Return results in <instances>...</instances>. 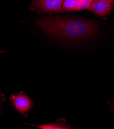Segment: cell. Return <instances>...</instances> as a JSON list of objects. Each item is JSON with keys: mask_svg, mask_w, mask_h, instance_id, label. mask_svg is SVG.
I'll use <instances>...</instances> for the list:
<instances>
[{"mask_svg": "<svg viewBox=\"0 0 114 129\" xmlns=\"http://www.w3.org/2000/svg\"><path fill=\"white\" fill-rule=\"evenodd\" d=\"M35 23L48 36L64 40H83L95 36L99 30L96 22L75 17H48L36 20Z\"/></svg>", "mask_w": 114, "mask_h": 129, "instance_id": "cell-1", "label": "cell"}, {"mask_svg": "<svg viewBox=\"0 0 114 129\" xmlns=\"http://www.w3.org/2000/svg\"><path fill=\"white\" fill-rule=\"evenodd\" d=\"M65 120L60 119L54 123L45 124L41 125H37V127L41 129H68L72 128L66 125Z\"/></svg>", "mask_w": 114, "mask_h": 129, "instance_id": "cell-5", "label": "cell"}, {"mask_svg": "<svg viewBox=\"0 0 114 129\" xmlns=\"http://www.w3.org/2000/svg\"><path fill=\"white\" fill-rule=\"evenodd\" d=\"M11 99L15 108L20 113L28 112L32 108L33 106L30 98L25 95H12Z\"/></svg>", "mask_w": 114, "mask_h": 129, "instance_id": "cell-4", "label": "cell"}, {"mask_svg": "<svg viewBox=\"0 0 114 129\" xmlns=\"http://www.w3.org/2000/svg\"><path fill=\"white\" fill-rule=\"evenodd\" d=\"M108 105L109 106V108H110V112L114 114V102H108Z\"/></svg>", "mask_w": 114, "mask_h": 129, "instance_id": "cell-8", "label": "cell"}, {"mask_svg": "<svg viewBox=\"0 0 114 129\" xmlns=\"http://www.w3.org/2000/svg\"><path fill=\"white\" fill-rule=\"evenodd\" d=\"M114 7V0H96L92 2L88 10L99 17L108 16Z\"/></svg>", "mask_w": 114, "mask_h": 129, "instance_id": "cell-3", "label": "cell"}, {"mask_svg": "<svg viewBox=\"0 0 114 129\" xmlns=\"http://www.w3.org/2000/svg\"><path fill=\"white\" fill-rule=\"evenodd\" d=\"M77 0H63L62 9L65 11H73L75 9Z\"/></svg>", "mask_w": 114, "mask_h": 129, "instance_id": "cell-6", "label": "cell"}, {"mask_svg": "<svg viewBox=\"0 0 114 129\" xmlns=\"http://www.w3.org/2000/svg\"><path fill=\"white\" fill-rule=\"evenodd\" d=\"M63 0H33L29 6L40 14H58L62 11Z\"/></svg>", "mask_w": 114, "mask_h": 129, "instance_id": "cell-2", "label": "cell"}, {"mask_svg": "<svg viewBox=\"0 0 114 129\" xmlns=\"http://www.w3.org/2000/svg\"><path fill=\"white\" fill-rule=\"evenodd\" d=\"M92 3V2L90 0H77L75 10H88Z\"/></svg>", "mask_w": 114, "mask_h": 129, "instance_id": "cell-7", "label": "cell"}, {"mask_svg": "<svg viewBox=\"0 0 114 129\" xmlns=\"http://www.w3.org/2000/svg\"><path fill=\"white\" fill-rule=\"evenodd\" d=\"M90 1H91L92 2H93L95 1H96V0H90Z\"/></svg>", "mask_w": 114, "mask_h": 129, "instance_id": "cell-9", "label": "cell"}]
</instances>
